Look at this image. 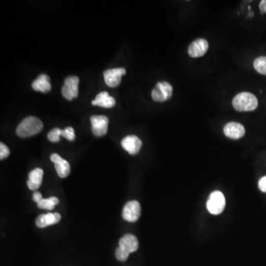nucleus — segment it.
Segmentation results:
<instances>
[{"label":"nucleus","mask_w":266,"mask_h":266,"mask_svg":"<svg viewBox=\"0 0 266 266\" xmlns=\"http://www.w3.org/2000/svg\"><path fill=\"white\" fill-rule=\"evenodd\" d=\"M258 186H259V189H260V191L266 193V176L262 177L259 180V183H258Z\"/></svg>","instance_id":"b1692460"},{"label":"nucleus","mask_w":266,"mask_h":266,"mask_svg":"<svg viewBox=\"0 0 266 266\" xmlns=\"http://www.w3.org/2000/svg\"><path fill=\"white\" fill-rule=\"evenodd\" d=\"M173 86L167 82H160L152 91V99L156 102H163L170 99L173 95Z\"/></svg>","instance_id":"20e7f679"},{"label":"nucleus","mask_w":266,"mask_h":266,"mask_svg":"<svg viewBox=\"0 0 266 266\" xmlns=\"http://www.w3.org/2000/svg\"><path fill=\"white\" fill-rule=\"evenodd\" d=\"M92 132L95 136L101 137L108 132L109 119L105 116H92L90 118Z\"/></svg>","instance_id":"6e6552de"},{"label":"nucleus","mask_w":266,"mask_h":266,"mask_svg":"<svg viewBox=\"0 0 266 266\" xmlns=\"http://www.w3.org/2000/svg\"><path fill=\"white\" fill-rule=\"evenodd\" d=\"M10 155V150L6 144L1 143L0 144V159L3 160L6 159Z\"/></svg>","instance_id":"5701e85b"},{"label":"nucleus","mask_w":266,"mask_h":266,"mask_svg":"<svg viewBox=\"0 0 266 266\" xmlns=\"http://www.w3.org/2000/svg\"><path fill=\"white\" fill-rule=\"evenodd\" d=\"M254 68L259 74L266 76V56H260L254 60Z\"/></svg>","instance_id":"6ab92c4d"},{"label":"nucleus","mask_w":266,"mask_h":266,"mask_svg":"<svg viewBox=\"0 0 266 266\" xmlns=\"http://www.w3.org/2000/svg\"><path fill=\"white\" fill-rule=\"evenodd\" d=\"M50 160L55 164V169L57 172L58 176L61 178H65L71 173V167L66 160L61 158L58 154H52Z\"/></svg>","instance_id":"9b49d317"},{"label":"nucleus","mask_w":266,"mask_h":266,"mask_svg":"<svg viewBox=\"0 0 266 266\" xmlns=\"http://www.w3.org/2000/svg\"><path fill=\"white\" fill-rule=\"evenodd\" d=\"M259 9H260L261 14H266V1L265 0H262L259 3Z\"/></svg>","instance_id":"393cba45"},{"label":"nucleus","mask_w":266,"mask_h":266,"mask_svg":"<svg viewBox=\"0 0 266 266\" xmlns=\"http://www.w3.org/2000/svg\"><path fill=\"white\" fill-rule=\"evenodd\" d=\"M141 215V205L138 201L126 203L123 209L122 217L125 220L131 223L137 221Z\"/></svg>","instance_id":"423d86ee"},{"label":"nucleus","mask_w":266,"mask_h":266,"mask_svg":"<svg viewBox=\"0 0 266 266\" xmlns=\"http://www.w3.org/2000/svg\"><path fill=\"white\" fill-rule=\"evenodd\" d=\"M60 136H61V129L58 128H54L52 129L48 135V139L50 142H58L60 140Z\"/></svg>","instance_id":"412c9836"},{"label":"nucleus","mask_w":266,"mask_h":266,"mask_svg":"<svg viewBox=\"0 0 266 266\" xmlns=\"http://www.w3.org/2000/svg\"><path fill=\"white\" fill-rule=\"evenodd\" d=\"M126 74V70L124 68H113L104 72L105 83L109 87H116L121 82V77Z\"/></svg>","instance_id":"0eeeda50"},{"label":"nucleus","mask_w":266,"mask_h":266,"mask_svg":"<svg viewBox=\"0 0 266 266\" xmlns=\"http://www.w3.org/2000/svg\"><path fill=\"white\" fill-rule=\"evenodd\" d=\"M223 132H224L225 136L229 138V139L238 140V139H241L242 137L244 136L246 129H245L244 126L240 123L232 121V122L228 123L225 125Z\"/></svg>","instance_id":"f8f14e48"},{"label":"nucleus","mask_w":266,"mask_h":266,"mask_svg":"<svg viewBox=\"0 0 266 266\" xmlns=\"http://www.w3.org/2000/svg\"><path fill=\"white\" fill-rule=\"evenodd\" d=\"M92 105L102 107L104 108H112L116 105V100L110 96L108 92H101L92 102Z\"/></svg>","instance_id":"dca6fc26"},{"label":"nucleus","mask_w":266,"mask_h":266,"mask_svg":"<svg viewBox=\"0 0 266 266\" xmlns=\"http://www.w3.org/2000/svg\"><path fill=\"white\" fill-rule=\"evenodd\" d=\"M42 129L43 124L41 120L37 117L29 116L18 125L16 132L19 137L25 139L38 134L41 132Z\"/></svg>","instance_id":"f257e3e1"},{"label":"nucleus","mask_w":266,"mask_h":266,"mask_svg":"<svg viewBox=\"0 0 266 266\" xmlns=\"http://www.w3.org/2000/svg\"><path fill=\"white\" fill-rule=\"evenodd\" d=\"M119 247L130 254L139 249V241L136 236L127 234L120 239Z\"/></svg>","instance_id":"ddd939ff"},{"label":"nucleus","mask_w":266,"mask_h":266,"mask_svg":"<svg viewBox=\"0 0 266 266\" xmlns=\"http://www.w3.org/2000/svg\"><path fill=\"white\" fill-rule=\"evenodd\" d=\"M50 77L46 74H41L32 83V88L36 91L48 92L51 90V84L50 82Z\"/></svg>","instance_id":"f3484780"},{"label":"nucleus","mask_w":266,"mask_h":266,"mask_svg":"<svg viewBox=\"0 0 266 266\" xmlns=\"http://www.w3.org/2000/svg\"><path fill=\"white\" fill-rule=\"evenodd\" d=\"M129 255V253L121 249V248L118 247V249H116V257L119 261L126 260Z\"/></svg>","instance_id":"4be33fe9"},{"label":"nucleus","mask_w":266,"mask_h":266,"mask_svg":"<svg viewBox=\"0 0 266 266\" xmlns=\"http://www.w3.org/2000/svg\"><path fill=\"white\" fill-rule=\"evenodd\" d=\"M209 49V43L205 39L200 38L191 42L188 48V53L191 58L204 56Z\"/></svg>","instance_id":"1a4fd4ad"},{"label":"nucleus","mask_w":266,"mask_h":266,"mask_svg":"<svg viewBox=\"0 0 266 266\" xmlns=\"http://www.w3.org/2000/svg\"><path fill=\"white\" fill-rule=\"evenodd\" d=\"M232 105L237 111H254L258 107V100L254 94L249 92H242L233 98Z\"/></svg>","instance_id":"f03ea898"},{"label":"nucleus","mask_w":266,"mask_h":266,"mask_svg":"<svg viewBox=\"0 0 266 266\" xmlns=\"http://www.w3.org/2000/svg\"><path fill=\"white\" fill-rule=\"evenodd\" d=\"M225 199L221 191H215L211 193L207 201V209L212 215H219L224 210Z\"/></svg>","instance_id":"7ed1b4c3"},{"label":"nucleus","mask_w":266,"mask_h":266,"mask_svg":"<svg viewBox=\"0 0 266 266\" xmlns=\"http://www.w3.org/2000/svg\"><path fill=\"white\" fill-rule=\"evenodd\" d=\"M43 175V170L40 168L35 169L29 173L27 184L30 190H37L41 186Z\"/></svg>","instance_id":"4468645a"},{"label":"nucleus","mask_w":266,"mask_h":266,"mask_svg":"<svg viewBox=\"0 0 266 266\" xmlns=\"http://www.w3.org/2000/svg\"><path fill=\"white\" fill-rule=\"evenodd\" d=\"M61 136L65 138L68 141L73 142L76 138L75 131H74V128L68 126L64 129H61Z\"/></svg>","instance_id":"aec40b11"},{"label":"nucleus","mask_w":266,"mask_h":266,"mask_svg":"<svg viewBox=\"0 0 266 266\" xmlns=\"http://www.w3.org/2000/svg\"><path fill=\"white\" fill-rule=\"evenodd\" d=\"M249 17H254V13L251 12V11H250V13L249 14Z\"/></svg>","instance_id":"bb28decb"},{"label":"nucleus","mask_w":266,"mask_h":266,"mask_svg":"<svg viewBox=\"0 0 266 266\" xmlns=\"http://www.w3.org/2000/svg\"><path fill=\"white\" fill-rule=\"evenodd\" d=\"M57 197H51L49 198H42L40 202L37 203V207L41 209H47V210H53L54 207L58 204Z\"/></svg>","instance_id":"a211bd4d"},{"label":"nucleus","mask_w":266,"mask_h":266,"mask_svg":"<svg viewBox=\"0 0 266 266\" xmlns=\"http://www.w3.org/2000/svg\"><path fill=\"white\" fill-rule=\"evenodd\" d=\"M121 146L128 153L136 155L142 148V142L136 136H128L121 142Z\"/></svg>","instance_id":"9d476101"},{"label":"nucleus","mask_w":266,"mask_h":266,"mask_svg":"<svg viewBox=\"0 0 266 266\" xmlns=\"http://www.w3.org/2000/svg\"><path fill=\"white\" fill-rule=\"evenodd\" d=\"M61 220V215L58 213H48L47 215H41L37 217V223L39 228H45L49 225L56 224Z\"/></svg>","instance_id":"2eb2a0df"},{"label":"nucleus","mask_w":266,"mask_h":266,"mask_svg":"<svg viewBox=\"0 0 266 266\" xmlns=\"http://www.w3.org/2000/svg\"><path fill=\"white\" fill-rule=\"evenodd\" d=\"M42 199V194L40 192H38V191H36L35 193H34L33 195V200L35 202L38 203L40 202V201Z\"/></svg>","instance_id":"a878e982"},{"label":"nucleus","mask_w":266,"mask_h":266,"mask_svg":"<svg viewBox=\"0 0 266 266\" xmlns=\"http://www.w3.org/2000/svg\"><path fill=\"white\" fill-rule=\"evenodd\" d=\"M79 79L77 76H69L64 81L61 88V94L66 100L71 101L79 95Z\"/></svg>","instance_id":"39448f33"}]
</instances>
